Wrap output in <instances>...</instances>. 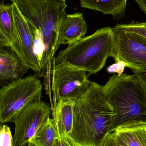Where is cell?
<instances>
[{"mask_svg": "<svg viewBox=\"0 0 146 146\" xmlns=\"http://www.w3.org/2000/svg\"><path fill=\"white\" fill-rule=\"evenodd\" d=\"M12 3L15 25L24 55V63L29 69L35 72V74L38 76L42 68L34 53L33 37L31 27L15 3Z\"/></svg>", "mask_w": 146, "mask_h": 146, "instance_id": "9c48e42d", "label": "cell"}, {"mask_svg": "<svg viewBox=\"0 0 146 146\" xmlns=\"http://www.w3.org/2000/svg\"><path fill=\"white\" fill-rule=\"evenodd\" d=\"M54 146H73L66 137L59 136L56 140Z\"/></svg>", "mask_w": 146, "mask_h": 146, "instance_id": "7402d4cb", "label": "cell"}, {"mask_svg": "<svg viewBox=\"0 0 146 146\" xmlns=\"http://www.w3.org/2000/svg\"><path fill=\"white\" fill-rule=\"evenodd\" d=\"M113 109L105 96L103 86L90 81L75 102L73 128L68 140L73 146H102L112 123Z\"/></svg>", "mask_w": 146, "mask_h": 146, "instance_id": "6da1fadb", "label": "cell"}, {"mask_svg": "<svg viewBox=\"0 0 146 146\" xmlns=\"http://www.w3.org/2000/svg\"><path fill=\"white\" fill-rule=\"evenodd\" d=\"M114 132L127 146H146V124L121 128Z\"/></svg>", "mask_w": 146, "mask_h": 146, "instance_id": "9a60e30c", "label": "cell"}, {"mask_svg": "<svg viewBox=\"0 0 146 146\" xmlns=\"http://www.w3.org/2000/svg\"><path fill=\"white\" fill-rule=\"evenodd\" d=\"M75 100H60L51 109L52 119L59 136L67 138L72 131Z\"/></svg>", "mask_w": 146, "mask_h": 146, "instance_id": "4fadbf2b", "label": "cell"}, {"mask_svg": "<svg viewBox=\"0 0 146 146\" xmlns=\"http://www.w3.org/2000/svg\"><path fill=\"white\" fill-rule=\"evenodd\" d=\"M114 60L125 62L133 72L146 71V38L116 25Z\"/></svg>", "mask_w": 146, "mask_h": 146, "instance_id": "8992f818", "label": "cell"}, {"mask_svg": "<svg viewBox=\"0 0 146 146\" xmlns=\"http://www.w3.org/2000/svg\"><path fill=\"white\" fill-rule=\"evenodd\" d=\"M49 104L38 100L27 106L13 121L15 125L13 146H25L28 144L43 123L51 115Z\"/></svg>", "mask_w": 146, "mask_h": 146, "instance_id": "52a82bcc", "label": "cell"}, {"mask_svg": "<svg viewBox=\"0 0 146 146\" xmlns=\"http://www.w3.org/2000/svg\"><path fill=\"white\" fill-rule=\"evenodd\" d=\"M87 25L81 13L67 14L62 21L58 31L56 48L61 44H73L85 37Z\"/></svg>", "mask_w": 146, "mask_h": 146, "instance_id": "7c38bea8", "label": "cell"}, {"mask_svg": "<svg viewBox=\"0 0 146 146\" xmlns=\"http://www.w3.org/2000/svg\"><path fill=\"white\" fill-rule=\"evenodd\" d=\"M139 7L146 15V0H135Z\"/></svg>", "mask_w": 146, "mask_h": 146, "instance_id": "603a6c76", "label": "cell"}, {"mask_svg": "<svg viewBox=\"0 0 146 146\" xmlns=\"http://www.w3.org/2000/svg\"><path fill=\"white\" fill-rule=\"evenodd\" d=\"M12 48L24 62V55L18 35L13 4L0 5V47Z\"/></svg>", "mask_w": 146, "mask_h": 146, "instance_id": "30bf717a", "label": "cell"}, {"mask_svg": "<svg viewBox=\"0 0 146 146\" xmlns=\"http://www.w3.org/2000/svg\"><path fill=\"white\" fill-rule=\"evenodd\" d=\"M58 1H61L65 3L66 0H58Z\"/></svg>", "mask_w": 146, "mask_h": 146, "instance_id": "d4e9b609", "label": "cell"}, {"mask_svg": "<svg viewBox=\"0 0 146 146\" xmlns=\"http://www.w3.org/2000/svg\"><path fill=\"white\" fill-rule=\"evenodd\" d=\"M103 88L113 109L110 133L121 128L146 124V92L136 76L113 75Z\"/></svg>", "mask_w": 146, "mask_h": 146, "instance_id": "7a4b0ae2", "label": "cell"}, {"mask_svg": "<svg viewBox=\"0 0 146 146\" xmlns=\"http://www.w3.org/2000/svg\"><path fill=\"white\" fill-rule=\"evenodd\" d=\"M52 90L56 100H76L90 85L89 73L75 69L56 68L51 70Z\"/></svg>", "mask_w": 146, "mask_h": 146, "instance_id": "ba28073f", "label": "cell"}, {"mask_svg": "<svg viewBox=\"0 0 146 146\" xmlns=\"http://www.w3.org/2000/svg\"><path fill=\"white\" fill-rule=\"evenodd\" d=\"M81 7L103 14L111 15L115 19L125 15L127 0H80Z\"/></svg>", "mask_w": 146, "mask_h": 146, "instance_id": "5bb4252c", "label": "cell"}, {"mask_svg": "<svg viewBox=\"0 0 146 146\" xmlns=\"http://www.w3.org/2000/svg\"><path fill=\"white\" fill-rule=\"evenodd\" d=\"M26 146H35L34 145H32V144H30V143H28L27 145Z\"/></svg>", "mask_w": 146, "mask_h": 146, "instance_id": "cb8c5ba5", "label": "cell"}, {"mask_svg": "<svg viewBox=\"0 0 146 146\" xmlns=\"http://www.w3.org/2000/svg\"><path fill=\"white\" fill-rule=\"evenodd\" d=\"M126 65L125 62L121 61L112 64L107 68V72L109 73H117V74H122Z\"/></svg>", "mask_w": 146, "mask_h": 146, "instance_id": "ffe728a7", "label": "cell"}, {"mask_svg": "<svg viewBox=\"0 0 146 146\" xmlns=\"http://www.w3.org/2000/svg\"><path fill=\"white\" fill-rule=\"evenodd\" d=\"M29 68L10 47L0 48V83L2 86L21 79Z\"/></svg>", "mask_w": 146, "mask_h": 146, "instance_id": "8fae6325", "label": "cell"}, {"mask_svg": "<svg viewBox=\"0 0 146 146\" xmlns=\"http://www.w3.org/2000/svg\"><path fill=\"white\" fill-rule=\"evenodd\" d=\"M115 49L113 28L103 27L61 50L53 58L52 69H75L95 74L103 69L109 57L114 58Z\"/></svg>", "mask_w": 146, "mask_h": 146, "instance_id": "3957f363", "label": "cell"}, {"mask_svg": "<svg viewBox=\"0 0 146 146\" xmlns=\"http://www.w3.org/2000/svg\"><path fill=\"white\" fill-rule=\"evenodd\" d=\"M133 72L134 75L137 77L146 92V71H137Z\"/></svg>", "mask_w": 146, "mask_h": 146, "instance_id": "44dd1931", "label": "cell"}, {"mask_svg": "<svg viewBox=\"0 0 146 146\" xmlns=\"http://www.w3.org/2000/svg\"><path fill=\"white\" fill-rule=\"evenodd\" d=\"M59 136L53 119L49 118L43 123L28 143L35 146H54Z\"/></svg>", "mask_w": 146, "mask_h": 146, "instance_id": "2e32d148", "label": "cell"}, {"mask_svg": "<svg viewBox=\"0 0 146 146\" xmlns=\"http://www.w3.org/2000/svg\"><path fill=\"white\" fill-rule=\"evenodd\" d=\"M43 84L30 75L2 86L0 89V121L13 122L21 111L33 101L41 99Z\"/></svg>", "mask_w": 146, "mask_h": 146, "instance_id": "5b68a950", "label": "cell"}, {"mask_svg": "<svg viewBox=\"0 0 146 146\" xmlns=\"http://www.w3.org/2000/svg\"><path fill=\"white\" fill-rule=\"evenodd\" d=\"M27 20L41 32L46 46L45 72L51 68L58 31L66 16L65 3L58 0H10Z\"/></svg>", "mask_w": 146, "mask_h": 146, "instance_id": "277c9868", "label": "cell"}, {"mask_svg": "<svg viewBox=\"0 0 146 146\" xmlns=\"http://www.w3.org/2000/svg\"><path fill=\"white\" fill-rule=\"evenodd\" d=\"M117 25L127 31L137 33L146 38V21L139 22L133 21L129 24H118Z\"/></svg>", "mask_w": 146, "mask_h": 146, "instance_id": "e0dca14e", "label": "cell"}, {"mask_svg": "<svg viewBox=\"0 0 146 146\" xmlns=\"http://www.w3.org/2000/svg\"><path fill=\"white\" fill-rule=\"evenodd\" d=\"M102 146H127L121 138L115 133L108 135Z\"/></svg>", "mask_w": 146, "mask_h": 146, "instance_id": "d6986e66", "label": "cell"}, {"mask_svg": "<svg viewBox=\"0 0 146 146\" xmlns=\"http://www.w3.org/2000/svg\"><path fill=\"white\" fill-rule=\"evenodd\" d=\"M13 139L10 128L3 125L0 131V146H13Z\"/></svg>", "mask_w": 146, "mask_h": 146, "instance_id": "ac0fdd59", "label": "cell"}]
</instances>
